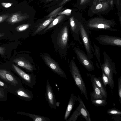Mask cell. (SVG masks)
<instances>
[{
    "label": "cell",
    "mask_w": 121,
    "mask_h": 121,
    "mask_svg": "<svg viewBox=\"0 0 121 121\" xmlns=\"http://www.w3.org/2000/svg\"><path fill=\"white\" fill-rule=\"evenodd\" d=\"M93 45L94 47V51L93 53V55H95L98 62L100 65L101 64V63L100 59V48L99 47L97 46L93 43Z\"/></svg>",
    "instance_id": "cell-26"
},
{
    "label": "cell",
    "mask_w": 121,
    "mask_h": 121,
    "mask_svg": "<svg viewBox=\"0 0 121 121\" xmlns=\"http://www.w3.org/2000/svg\"><path fill=\"white\" fill-rule=\"evenodd\" d=\"M92 83L93 90V92H90L91 100L101 99L104 98L102 95L101 91L95 82L92 79H89Z\"/></svg>",
    "instance_id": "cell-19"
},
{
    "label": "cell",
    "mask_w": 121,
    "mask_h": 121,
    "mask_svg": "<svg viewBox=\"0 0 121 121\" xmlns=\"http://www.w3.org/2000/svg\"><path fill=\"white\" fill-rule=\"evenodd\" d=\"M13 94L26 101H30L34 98V95L32 92L25 88L23 85L15 87Z\"/></svg>",
    "instance_id": "cell-9"
},
{
    "label": "cell",
    "mask_w": 121,
    "mask_h": 121,
    "mask_svg": "<svg viewBox=\"0 0 121 121\" xmlns=\"http://www.w3.org/2000/svg\"><path fill=\"white\" fill-rule=\"evenodd\" d=\"M115 1L116 0H114Z\"/></svg>",
    "instance_id": "cell-43"
},
{
    "label": "cell",
    "mask_w": 121,
    "mask_h": 121,
    "mask_svg": "<svg viewBox=\"0 0 121 121\" xmlns=\"http://www.w3.org/2000/svg\"><path fill=\"white\" fill-rule=\"evenodd\" d=\"M72 10L71 9H65L64 11L58 13V15H65L67 16H70Z\"/></svg>",
    "instance_id": "cell-33"
},
{
    "label": "cell",
    "mask_w": 121,
    "mask_h": 121,
    "mask_svg": "<svg viewBox=\"0 0 121 121\" xmlns=\"http://www.w3.org/2000/svg\"><path fill=\"white\" fill-rule=\"evenodd\" d=\"M30 26V25L29 24H23L17 26L15 29L18 32H22L27 29Z\"/></svg>",
    "instance_id": "cell-29"
},
{
    "label": "cell",
    "mask_w": 121,
    "mask_h": 121,
    "mask_svg": "<svg viewBox=\"0 0 121 121\" xmlns=\"http://www.w3.org/2000/svg\"><path fill=\"white\" fill-rule=\"evenodd\" d=\"M12 68L19 76V78L27 86L33 88L35 85L36 75L33 73L28 74L26 73L15 65H12Z\"/></svg>",
    "instance_id": "cell-5"
},
{
    "label": "cell",
    "mask_w": 121,
    "mask_h": 121,
    "mask_svg": "<svg viewBox=\"0 0 121 121\" xmlns=\"http://www.w3.org/2000/svg\"><path fill=\"white\" fill-rule=\"evenodd\" d=\"M70 70L75 85L78 87L82 94L86 98L88 99L87 90L85 84L82 78L80 71L73 60H71L69 65Z\"/></svg>",
    "instance_id": "cell-3"
},
{
    "label": "cell",
    "mask_w": 121,
    "mask_h": 121,
    "mask_svg": "<svg viewBox=\"0 0 121 121\" xmlns=\"http://www.w3.org/2000/svg\"><path fill=\"white\" fill-rule=\"evenodd\" d=\"M69 21L71 31L74 40L78 42L83 47V44L80 39L78 20L75 19L74 16H72L70 18Z\"/></svg>",
    "instance_id": "cell-12"
},
{
    "label": "cell",
    "mask_w": 121,
    "mask_h": 121,
    "mask_svg": "<svg viewBox=\"0 0 121 121\" xmlns=\"http://www.w3.org/2000/svg\"><path fill=\"white\" fill-rule=\"evenodd\" d=\"M8 92L3 88L0 87V101H5L8 98Z\"/></svg>",
    "instance_id": "cell-27"
},
{
    "label": "cell",
    "mask_w": 121,
    "mask_h": 121,
    "mask_svg": "<svg viewBox=\"0 0 121 121\" xmlns=\"http://www.w3.org/2000/svg\"><path fill=\"white\" fill-rule=\"evenodd\" d=\"M0 79L15 87L23 85L19 78L5 69L0 68Z\"/></svg>",
    "instance_id": "cell-6"
},
{
    "label": "cell",
    "mask_w": 121,
    "mask_h": 121,
    "mask_svg": "<svg viewBox=\"0 0 121 121\" xmlns=\"http://www.w3.org/2000/svg\"><path fill=\"white\" fill-rule=\"evenodd\" d=\"M70 0H63L59 4V6H61L62 5Z\"/></svg>",
    "instance_id": "cell-38"
},
{
    "label": "cell",
    "mask_w": 121,
    "mask_h": 121,
    "mask_svg": "<svg viewBox=\"0 0 121 121\" xmlns=\"http://www.w3.org/2000/svg\"><path fill=\"white\" fill-rule=\"evenodd\" d=\"M5 49V48L4 47L0 46V54L1 55L4 54Z\"/></svg>",
    "instance_id": "cell-36"
},
{
    "label": "cell",
    "mask_w": 121,
    "mask_h": 121,
    "mask_svg": "<svg viewBox=\"0 0 121 121\" xmlns=\"http://www.w3.org/2000/svg\"><path fill=\"white\" fill-rule=\"evenodd\" d=\"M43 58L46 64L52 71L60 77L67 79L64 72L51 57L48 56H45L43 57Z\"/></svg>",
    "instance_id": "cell-11"
},
{
    "label": "cell",
    "mask_w": 121,
    "mask_h": 121,
    "mask_svg": "<svg viewBox=\"0 0 121 121\" xmlns=\"http://www.w3.org/2000/svg\"><path fill=\"white\" fill-rule=\"evenodd\" d=\"M107 113L109 115H121V111L116 108H109L107 110Z\"/></svg>",
    "instance_id": "cell-28"
},
{
    "label": "cell",
    "mask_w": 121,
    "mask_h": 121,
    "mask_svg": "<svg viewBox=\"0 0 121 121\" xmlns=\"http://www.w3.org/2000/svg\"><path fill=\"white\" fill-rule=\"evenodd\" d=\"M47 101L50 108L56 109V101L55 96L49 80L47 78L45 95Z\"/></svg>",
    "instance_id": "cell-10"
},
{
    "label": "cell",
    "mask_w": 121,
    "mask_h": 121,
    "mask_svg": "<svg viewBox=\"0 0 121 121\" xmlns=\"http://www.w3.org/2000/svg\"><path fill=\"white\" fill-rule=\"evenodd\" d=\"M53 0H46V2H49L52 1Z\"/></svg>",
    "instance_id": "cell-42"
},
{
    "label": "cell",
    "mask_w": 121,
    "mask_h": 121,
    "mask_svg": "<svg viewBox=\"0 0 121 121\" xmlns=\"http://www.w3.org/2000/svg\"><path fill=\"white\" fill-rule=\"evenodd\" d=\"M69 30L67 26H65L61 31L59 39V42L63 47H65L68 45Z\"/></svg>",
    "instance_id": "cell-18"
},
{
    "label": "cell",
    "mask_w": 121,
    "mask_h": 121,
    "mask_svg": "<svg viewBox=\"0 0 121 121\" xmlns=\"http://www.w3.org/2000/svg\"><path fill=\"white\" fill-rule=\"evenodd\" d=\"M86 74L87 78L89 79H92L95 82L97 86L100 89L103 96L104 98H106L107 95L106 88L100 79L96 77L95 75L90 73H87Z\"/></svg>",
    "instance_id": "cell-15"
},
{
    "label": "cell",
    "mask_w": 121,
    "mask_h": 121,
    "mask_svg": "<svg viewBox=\"0 0 121 121\" xmlns=\"http://www.w3.org/2000/svg\"><path fill=\"white\" fill-rule=\"evenodd\" d=\"M106 98L91 100L92 104L96 106H104L107 105Z\"/></svg>",
    "instance_id": "cell-24"
},
{
    "label": "cell",
    "mask_w": 121,
    "mask_h": 121,
    "mask_svg": "<svg viewBox=\"0 0 121 121\" xmlns=\"http://www.w3.org/2000/svg\"><path fill=\"white\" fill-rule=\"evenodd\" d=\"M110 0H105L92 4L90 10L94 14H97L105 11L110 5Z\"/></svg>",
    "instance_id": "cell-13"
},
{
    "label": "cell",
    "mask_w": 121,
    "mask_h": 121,
    "mask_svg": "<svg viewBox=\"0 0 121 121\" xmlns=\"http://www.w3.org/2000/svg\"><path fill=\"white\" fill-rule=\"evenodd\" d=\"M60 103L59 102H56V106L57 107H59V106Z\"/></svg>",
    "instance_id": "cell-40"
},
{
    "label": "cell",
    "mask_w": 121,
    "mask_h": 121,
    "mask_svg": "<svg viewBox=\"0 0 121 121\" xmlns=\"http://www.w3.org/2000/svg\"><path fill=\"white\" fill-rule=\"evenodd\" d=\"M9 17V15L4 14L0 16V23L3 22Z\"/></svg>",
    "instance_id": "cell-34"
},
{
    "label": "cell",
    "mask_w": 121,
    "mask_h": 121,
    "mask_svg": "<svg viewBox=\"0 0 121 121\" xmlns=\"http://www.w3.org/2000/svg\"><path fill=\"white\" fill-rule=\"evenodd\" d=\"M4 33H0V38L3 37L4 36Z\"/></svg>",
    "instance_id": "cell-41"
},
{
    "label": "cell",
    "mask_w": 121,
    "mask_h": 121,
    "mask_svg": "<svg viewBox=\"0 0 121 121\" xmlns=\"http://www.w3.org/2000/svg\"><path fill=\"white\" fill-rule=\"evenodd\" d=\"M79 28L80 34L83 44L86 52L87 55L91 59L93 58L94 51L90 38L89 34L91 32L90 30L87 29L84 25V22L78 21Z\"/></svg>",
    "instance_id": "cell-4"
},
{
    "label": "cell",
    "mask_w": 121,
    "mask_h": 121,
    "mask_svg": "<svg viewBox=\"0 0 121 121\" xmlns=\"http://www.w3.org/2000/svg\"><path fill=\"white\" fill-rule=\"evenodd\" d=\"M74 49L77 58L84 68L89 71H94L95 69L93 62L87 55L78 48L75 47Z\"/></svg>",
    "instance_id": "cell-7"
},
{
    "label": "cell",
    "mask_w": 121,
    "mask_h": 121,
    "mask_svg": "<svg viewBox=\"0 0 121 121\" xmlns=\"http://www.w3.org/2000/svg\"><path fill=\"white\" fill-rule=\"evenodd\" d=\"M62 7L63 6H61L52 11L47 16V17H50L53 15H54L56 17L58 14V12L62 8Z\"/></svg>",
    "instance_id": "cell-32"
},
{
    "label": "cell",
    "mask_w": 121,
    "mask_h": 121,
    "mask_svg": "<svg viewBox=\"0 0 121 121\" xmlns=\"http://www.w3.org/2000/svg\"><path fill=\"white\" fill-rule=\"evenodd\" d=\"M27 17L25 15L16 13L13 14L7 20V21L9 23L13 24L16 23L26 19Z\"/></svg>",
    "instance_id": "cell-20"
},
{
    "label": "cell",
    "mask_w": 121,
    "mask_h": 121,
    "mask_svg": "<svg viewBox=\"0 0 121 121\" xmlns=\"http://www.w3.org/2000/svg\"><path fill=\"white\" fill-rule=\"evenodd\" d=\"M0 87L9 92L13 94L15 87L0 79Z\"/></svg>",
    "instance_id": "cell-23"
},
{
    "label": "cell",
    "mask_w": 121,
    "mask_h": 121,
    "mask_svg": "<svg viewBox=\"0 0 121 121\" xmlns=\"http://www.w3.org/2000/svg\"><path fill=\"white\" fill-rule=\"evenodd\" d=\"M113 0H110V5L111 7L113 5Z\"/></svg>",
    "instance_id": "cell-39"
},
{
    "label": "cell",
    "mask_w": 121,
    "mask_h": 121,
    "mask_svg": "<svg viewBox=\"0 0 121 121\" xmlns=\"http://www.w3.org/2000/svg\"><path fill=\"white\" fill-rule=\"evenodd\" d=\"M17 113L28 116L31 118L34 121H50L51 120L50 118L47 117L23 112H18Z\"/></svg>",
    "instance_id": "cell-21"
},
{
    "label": "cell",
    "mask_w": 121,
    "mask_h": 121,
    "mask_svg": "<svg viewBox=\"0 0 121 121\" xmlns=\"http://www.w3.org/2000/svg\"><path fill=\"white\" fill-rule=\"evenodd\" d=\"M86 28L89 30L106 31L112 32L118 31L115 29L116 23L113 20L102 17H95L84 22Z\"/></svg>",
    "instance_id": "cell-1"
},
{
    "label": "cell",
    "mask_w": 121,
    "mask_h": 121,
    "mask_svg": "<svg viewBox=\"0 0 121 121\" xmlns=\"http://www.w3.org/2000/svg\"><path fill=\"white\" fill-rule=\"evenodd\" d=\"M90 0H80V4L81 5L85 4L89 2Z\"/></svg>",
    "instance_id": "cell-37"
},
{
    "label": "cell",
    "mask_w": 121,
    "mask_h": 121,
    "mask_svg": "<svg viewBox=\"0 0 121 121\" xmlns=\"http://www.w3.org/2000/svg\"><path fill=\"white\" fill-rule=\"evenodd\" d=\"M102 73V79L103 83L106 87L107 85H109V82L108 78L107 76L104 73L103 70L101 69Z\"/></svg>",
    "instance_id": "cell-31"
},
{
    "label": "cell",
    "mask_w": 121,
    "mask_h": 121,
    "mask_svg": "<svg viewBox=\"0 0 121 121\" xmlns=\"http://www.w3.org/2000/svg\"><path fill=\"white\" fill-rule=\"evenodd\" d=\"M13 3H1V4L4 7L7 8L10 7L12 4Z\"/></svg>",
    "instance_id": "cell-35"
},
{
    "label": "cell",
    "mask_w": 121,
    "mask_h": 121,
    "mask_svg": "<svg viewBox=\"0 0 121 121\" xmlns=\"http://www.w3.org/2000/svg\"><path fill=\"white\" fill-rule=\"evenodd\" d=\"M78 101L79 103L78 107L81 115L86 121H91V120L90 113L86 109L83 101L79 95H78Z\"/></svg>",
    "instance_id": "cell-17"
},
{
    "label": "cell",
    "mask_w": 121,
    "mask_h": 121,
    "mask_svg": "<svg viewBox=\"0 0 121 121\" xmlns=\"http://www.w3.org/2000/svg\"><path fill=\"white\" fill-rule=\"evenodd\" d=\"M78 97L75 96L73 93L71 94L64 115L65 120L67 121L74 107L75 102L78 101Z\"/></svg>",
    "instance_id": "cell-16"
},
{
    "label": "cell",
    "mask_w": 121,
    "mask_h": 121,
    "mask_svg": "<svg viewBox=\"0 0 121 121\" xmlns=\"http://www.w3.org/2000/svg\"><path fill=\"white\" fill-rule=\"evenodd\" d=\"M55 17L54 15L50 17L49 18L42 23L35 31L34 35H35L37 34L45 28L54 19L53 17Z\"/></svg>",
    "instance_id": "cell-22"
},
{
    "label": "cell",
    "mask_w": 121,
    "mask_h": 121,
    "mask_svg": "<svg viewBox=\"0 0 121 121\" xmlns=\"http://www.w3.org/2000/svg\"><path fill=\"white\" fill-rule=\"evenodd\" d=\"M118 92L119 97V101L121 104V76L118 79Z\"/></svg>",
    "instance_id": "cell-30"
},
{
    "label": "cell",
    "mask_w": 121,
    "mask_h": 121,
    "mask_svg": "<svg viewBox=\"0 0 121 121\" xmlns=\"http://www.w3.org/2000/svg\"><path fill=\"white\" fill-rule=\"evenodd\" d=\"M13 61L20 66L29 72L33 73L36 69L30 62L23 58L19 57L14 59Z\"/></svg>",
    "instance_id": "cell-14"
},
{
    "label": "cell",
    "mask_w": 121,
    "mask_h": 121,
    "mask_svg": "<svg viewBox=\"0 0 121 121\" xmlns=\"http://www.w3.org/2000/svg\"><path fill=\"white\" fill-rule=\"evenodd\" d=\"M103 54L104 62L101 64L100 66L101 69L108 78L109 85L111 89H113L114 87L113 75L114 74H117L115 65L105 51L103 52Z\"/></svg>",
    "instance_id": "cell-2"
},
{
    "label": "cell",
    "mask_w": 121,
    "mask_h": 121,
    "mask_svg": "<svg viewBox=\"0 0 121 121\" xmlns=\"http://www.w3.org/2000/svg\"><path fill=\"white\" fill-rule=\"evenodd\" d=\"M65 17L64 15H59L53 20L49 26L44 30V31H46L54 26L61 21Z\"/></svg>",
    "instance_id": "cell-25"
},
{
    "label": "cell",
    "mask_w": 121,
    "mask_h": 121,
    "mask_svg": "<svg viewBox=\"0 0 121 121\" xmlns=\"http://www.w3.org/2000/svg\"><path fill=\"white\" fill-rule=\"evenodd\" d=\"M95 38L102 45L121 47V38L118 37L100 35Z\"/></svg>",
    "instance_id": "cell-8"
}]
</instances>
